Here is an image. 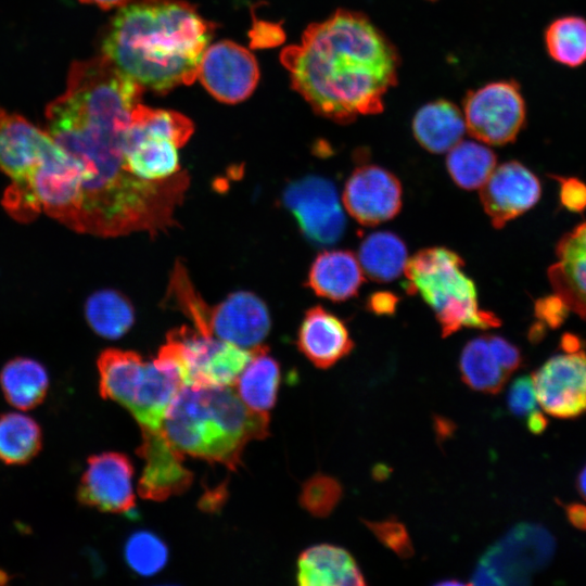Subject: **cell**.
<instances>
[{"label":"cell","mask_w":586,"mask_h":586,"mask_svg":"<svg viewBox=\"0 0 586 586\" xmlns=\"http://www.w3.org/2000/svg\"><path fill=\"white\" fill-rule=\"evenodd\" d=\"M142 89L100 54L72 63L64 92L46 107L48 132L79 169L78 232L155 235L175 222L182 178L144 180L126 164V130Z\"/></svg>","instance_id":"obj_1"},{"label":"cell","mask_w":586,"mask_h":586,"mask_svg":"<svg viewBox=\"0 0 586 586\" xmlns=\"http://www.w3.org/2000/svg\"><path fill=\"white\" fill-rule=\"evenodd\" d=\"M280 60L314 111L341 124L382 112L399 66L391 41L366 15L349 10L310 24Z\"/></svg>","instance_id":"obj_2"},{"label":"cell","mask_w":586,"mask_h":586,"mask_svg":"<svg viewBox=\"0 0 586 586\" xmlns=\"http://www.w3.org/2000/svg\"><path fill=\"white\" fill-rule=\"evenodd\" d=\"M213 27L183 0H133L112 20L102 53L142 88L167 91L198 78Z\"/></svg>","instance_id":"obj_3"},{"label":"cell","mask_w":586,"mask_h":586,"mask_svg":"<svg viewBox=\"0 0 586 586\" xmlns=\"http://www.w3.org/2000/svg\"><path fill=\"white\" fill-rule=\"evenodd\" d=\"M269 415L250 409L231 386L183 385L168 407L162 432L180 453L234 470L246 444L268 436Z\"/></svg>","instance_id":"obj_4"},{"label":"cell","mask_w":586,"mask_h":586,"mask_svg":"<svg viewBox=\"0 0 586 586\" xmlns=\"http://www.w3.org/2000/svg\"><path fill=\"white\" fill-rule=\"evenodd\" d=\"M463 266L459 254L435 246L408 258L404 269L405 290L419 295L432 308L443 337L462 328L489 329L500 324L494 313L480 307L476 286Z\"/></svg>","instance_id":"obj_5"},{"label":"cell","mask_w":586,"mask_h":586,"mask_svg":"<svg viewBox=\"0 0 586 586\" xmlns=\"http://www.w3.org/2000/svg\"><path fill=\"white\" fill-rule=\"evenodd\" d=\"M192 122L182 114L140 103L131 111L125 136L126 164L144 180H163L181 170L178 149L193 133Z\"/></svg>","instance_id":"obj_6"},{"label":"cell","mask_w":586,"mask_h":586,"mask_svg":"<svg viewBox=\"0 0 586 586\" xmlns=\"http://www.w3.org/2000/svg\"><path fill=\"white\" fill-rule=\"evenodd\" d=\"M556 540L544 526L521 523L481 557L470 584L525 585L552 559Z\"/></svg>","instance_id":"obj_7"},{"label":"cell","mask_w":586,"mask_h":586,"mask_svg":"<svg viewBox=\"0 0 586 586\" xmlns=\"http://www.w3.org/2000/svg\"><path fill=\"white\" fill-rule=\"evenodd\" d=\"M467 130L477 141L505 145L525 124L526 106L515 81H494L470 91L463 101Z\"/></svg>","instance_id":"obj_8"},{"label":"cell","mask_w":586,"mask_h":586,"mask_svg":"<svg viewBox=\"0 0 586 586\" xmlns=\"http://www.w3.org/2000/svg\"><path fill=\"white\" fill-rule=\"evenodd\" d=\"M157 357L173 364L183 385L192 387L220 386L233 366L230 343L184 326L167 334Z\"/></svg>","instance_id":"obj_9"},{"label":"cell","mask_w":586,"mask_h":586,"mask_svg":"<svg viewBox=\"0 0 586 586\" xmlns=\"http://www.w3.org/2000/svg\"><path fill=\"white\" fill-rule=\"evenodd\" d=\"M563 343L564 352L549 358L532 380L545 412L573 418L586 411V353L574 336H565Z\"/></svg>","instance_id":"obj_10"},{"label":"cell","mask_w":586,"mask_h":586,"mask_svg":"<svg viewBox=\"0 0 586 586\" xmlns=\"http://www.w3.org/2000/svg\"><path fill=\"white\" fill-rule=\"evenodd\" d=\"M283 203L295 217L304 237L316 245L337 242L346 227L335 186L328 179L308 176L290 183Z\"/></svg>","instance_id":"obj_11"},{"label":"cell","mask_w":586,"mask_h":586,"mask_svg":"<svg viewBox=\"0 0 586 586\" xmlns=\"http://www.w3.org/2000/svg\"><path fill=\"white\" fill-rule=\"evenodd\" d=\"M63 151L48 130L0 106V171L25 187L38 169Z\"/></svg>","instance_id":"obj_12"},{"label":"cell","mask_w":586,"mask_h":586,"mask_svg":"<svg viewBox=\"0 0 586 586\" xmlns=\"http://www.w3.org/2000/svg\"><path fill=\"white\" fill-rule=\"evenodd\" d=\"M198 78L215 99L233 104L244 101L255 90L259 68L246 48L221 40L205 49Z\"/></svg>","instance_id":"obj_13"},{"label":"cell","mask_w":586,"mask_h":586,"mask_svg":"<svg viewBox=\"0 0 586 586\" xmlns=\"http://www.w3.org/2000/svg\"><path fill=\"white\" fill-rule=\"evenodd\" d=\"M131 460L120 453H102L88 459L77 488V500L102 512L126 513L136 506Z\"/></svg>","instance_id":"obj_14"},{"label":"cell","mask_w":586,"mask_h":586,"mask_svg":"<svg viewBox=\"0 0 586 586\" xmlns=\"http://www.w3.org/2000/svg\"><path fill=\"white\" fill-rule=\"evenodd\" d=\"M403 189L398 178L377 165L357 167L343 190V204L349 215L364 226H378L400 211Z\"/></svg>","instance_id":"obj_15"},{"label":"cell","mask_w":586,"mask_h":586,"mask_svg":"<svg viewBox=\"0 0 586 586\" xmlns=\"http://www.w3.org/2000/svg\"><path fill=\"white\" fill-rule=\"evenodd\" d=\"M538 178L517 161L493 170L481 187L480 200L492 225L499 229L532 208L540 198Z\"/></svg>","instance_id":"obj_16"},{"label":"cell","mask_w":586,"mask_h":586,"mask_svg":"<svg viewBox=\"0 0 586 586\" xmlns=\"http://www.w3.org/2000/svg\"><path fill=\"white\" fill-rule=\"evenodd\" d=\"M137 453L144 460L138 492L144 499L165 500L180 495L192 483V473L182 463L183 456L167 441L162 430H141Z\"/></svg>","instance_id":"obj_17"},{"label":"cell","mask_w":586,"mask_h":586,"mask_svg":"<svg viewBox=\"0 0 586 586\" xmlns=\"http://www.w3.org/2000/svg\"><path fill=\"white\" fill-rule=\"evenodd\" d=\"M270 324L266 304L247 291L232 293L209 309V334L243 348L251 349L260 345Z\"/></svg>","instance_id":"obj_18"},{"label":"cell","mask_w":586,"mask_h":586,"mask_svg":"<svg viewBox=\"0 0 586 586\" xmlns=\"http://www.w3.org/2000/svg\"><path fill=\"white\" fill-rule=\"evenodd\" d=\"M296 344L300 352L319 369L332 367L354 348L344 321L322 306H314L305 313Z\"/></svg>","instance_id":"obj_19"},{"label":"cell","mask_w":586,"mask_h":586,"mask_svg":"<svg viewBox=\"0 0 586 586\" xmlns=\"http://www.w3.org/2000/svg\"><path fill=\"white\" fill-rule=\"evenodd\" d=\"M557 256L548 270L550 283L569 309L586 318V221L560 240Z\"/></svg>","instance_id":"obj_20"},{"label":"cell","mask_w":586,"mask_h":586,"mask_svg":"<svg viewBox=\"0 0 586 586\" xmlns=\"http://www.w3.org/2000/svg\"><path fill=\"white\" fill-rule=\"evenodd\" d=\"M296 581L301 586L366 585L354 557L346 549L330 544L311 546L300 555Z\"/></svg>","instance_id":"obj_21"},{"label":"cell","mask_w":586,"mask_h":586,"mask_svg":"<svg viewBox=\"0 0 586 586\" xmlns=\"http://www.w3.org/2000/svg\"><path fill=\"white\" fill-rule=\"evenodd\" d=\"M364 271L351 251L328 250L314 259L307 285L318 295L333 302L354 297L364 282Z\"/></svg>","instance_id":"obj_22"},{"label":"cell","mask_w":586,"mask_h":586,"mask_svg":"<svg viewBox=\"0 0 586 586\" xmlns=\"http://www.w3.org/2000/svg\"><path fill=\"white\" fill-rule=\"evenodd\" d=\"M97 367L100 395L129 410L143 386L148 361L135 352L107 348L99 355Z\"/></svg>","instance_id":"obj_23"},{"label":"cell","mask_w":586,"mask_h":586,"mask_svg":"<svg viewBox=\"0 0 586 586\" xmlns=\"http://www.w3.org/2000/svg\"><path fill=\"white\" fill-rule=\"evenodd\" d=\"M466 130L462 111L446 100L426 103L412 119L416 140L431 153L449 151L461 141Z\"/></svg>","instance_id":"obj_24"},{"label":"cell","mask_w":586,"mask_h":586,"mask_svg":"<svg viewBox=\"0 0 586 586\" xmlns=\"http://www.w3.org/2000/svg\"><path fill=\"white\" fill-rule=\"evenodd\" d=\"M49 386L47 369L28 357L9 360L0 371V387L7 402L21 410L39 406L47 397Z\"/></svg>","instance_id":"obj_25"},{"label":"cell","mask_w":586,"mask_h":586,"mask_svg":"<svg viewBox=\"0 0 586 586\" xmlns=\"http://www.w3.org/2000/svg\"><path fill=\"white\" fill-rule=\"evenodd\" d=\"M280 378L279 364L268 355V347L260 344L234 386L250 409L268 415L276 404Z\"/></svg>","instance_id":"obj_26"},{"label":"cell","mask_w":586,"mask_h":586,"mask_svg":"<svg viewBox=\"0 0 586 586\" xmlns=\"http://www.w3.org/2000/svg\"><path fill=\"white\" fill-rule=\"evenodd\" d=\"M358 260L369 279L375 282H390L404 272L408 260L407 247L393 232H373L360 243Z\"/></svg>","instance_id":"obj_27"},{"label":"cell","mask_w":586,"mask_h":586,"mask_svg":"<svg viewBox=\"0 0 586 586\" xmlns=\"http://www.w3.org/2000/svg\"><path fill=\"white\" fill-rule=\"evenodd\" d=\"M459 371L470 388L484 394H497L509 377L496 359L486 334L464 345L459 359Z\"/></svg>","instance_id":"obj_28"},{"label":"cell","mask_w":586,"mask_h":586,"mask_svg":"<svg viewBox=\"0 0 586 586\" xmlns=\"http://www.w3.org/2000/svg\"><path fill=\"white\" fill-rule=\"evenodd\" d=\"M42 448V431L31 417L18 412L0 415V461L21 466L33 460Z\"/></svg>","instance_id":"obj_29"},{"label":"cell","mask_w":586,"mask_h":586,"mask_svg":"<svg viewBox=\"0 0 586 586\" xmlns=\"http://www.w3.org/2000/svg\"><path fill=\"white\" fill-rule=\"evenodd\" d=\"M86 319L92 330L106 339H118L133 324L130 302L114 290H101L90 295L85 305Z\"/></svg>","instance_id":"obj_30"},{"label":"cell","mask_w":586,"mask_h":586,"mask_svg":"<svg viewBox=\"0 0 586 586\" xmlns=\"http://www.w3.org/2000/svg\"><path fill=\"white\" fill-rule=\"evenodd\" d=\"M495 153L480 141H459L447 154L446 167L460 188H481L496 167Z\"/></svg>","instance_id":"obj_31"},{"label":"cell","mask_w":586,"mask_h":586,"mask_svg":"<svg viewBox=\"0 0 586 586\" xmlns=\"http://www.w3.org/2000/svg\"><path fill=\"white\" fill-rule=\"evenodd\" d=\"M544 40L555 62L569 67L586 62V18L565 15L553 20L545 30Z\"/></svg>","instance_id":"obj_32"},{"label":"cell","mask_w":586,"mask_h":586,"mask_svg":"<svg viewBox=\"0 0 586 586\" xmlns=\"http://www.w3.org/2000/svg\"><path fill=\"white\" fill-rule=\"evenodd\" d=\"M124 556L133 572L141 576H152L165 566L168 549L157 535L139 531L127 539Z\"/></svg>","instance_id":"obj_33"},{"label":"cell","mask_w":586,"mask_h":586,"mask_svg":"<svg viewBox=\"0 0 586 586\" xmlns=\"http://www.w3.org/2000/svg\"><path fill=\"white\" fill-rule=\"evenodd\" d=\"M343 496L342 484L333 476L317 473L304 482L301 506L317 518L328 517Z\"/></svg>","instance_id":"obj_34"},{"label":"cell","mask_w":586,"mask_h":586,"mask_svg":"<svg viewBox=\"0 0 586 586\" xmlns=\"http://www.w3.org/2000/svg\"><path fill=\"white\" fill-rule=\"evenodd\" d=\"M378 540L400 558L413 555V547L407 528L395 517L382 521H362Z\"/></svg>","instance_id":"obj_35"},{"label":"cell","mask_w":586,"mask_h":586,"mask_svg":"<svg viewBox=\"0 0 586 586\" xmlns=\"http://www.w3.org/2000/svg\"><path fill=\"white\" fill-rule=\"evenodd\" d=\"M507 405L511 413L525 420L539 411L531 377H519L511 383L507 394Z\"/></svg>","instance_id":"obj_36"},{"label":"cell","mask_w":586,"mask_h":586,"mask_svg":"<svg viewBox=\"0 0 586 586\" xmlns=\"http://www.w3.org/2000/svg\"><path fill=\"white\" fill-rule=\"evenodd\" d=\"M489 346L501 368L510 375L522 364L520 349L499 335L486 334Z\"/></svg>","instance_id":"obj_37"},{"label":"cell","mask_w":586,"mask_h":586,"mask_svg":"<svg viewBox=\"0 0 586 586\" xmlns=\"http://www.w3.org/2000/svg\"><path fill=\"white\" fill-rule=\"evenodd\" d=\"M560 201L570 212H583L586 208V184L575 177L560 179Z\"/></svg>","instance_id":"obj_38"},{"label":"cell","mask_w":586,"mask_h":586,"mask_svg":"<svg viewBox=\"0 0 586 586\" xmlns=\"http://www.w3.org/2000/svg\"><path fill=\"white\" fill-rule=\"evenodd\" d=\"M569 307L556 295L539 298L535 303V315L549 327H557L564 321Z\"/></svg>","instance_id":"obj_39"},{"label":"cell","mask_w":586,"mask_h":586,"mask_svg":"<svg viewBox=\"0 0 586 586\" xmlns=\"http://www.w3.org/2000/svg\"><path fill=\"white\" fill-rule=\"evenodd\" d=\"M398 303V297L391 292H377L371 294L367 301V308L375 315L394 314Z\"/></svg>","instance_id":"obj_40"},{"label":"cell","mask_w":586,"mask_h":586,"mask_svg":"<svg viewBox=\"0 0 586 586\" xmlns=\"http://www.w3.org/2000/svg\"><path fill=\"white\" fill-rule=\"evenodd\" d=\"M568 514L575 526L586 530V507L581 505L571 506L568 509Z\"/></svg>","instance_id":"obj_41"},{"label":"cell","mask_w":586,"mask_h":586,"mask_svg":"<svg viewBox=\"0 0 586 586\" xmlns=\"http://www.w3.org/2000/svg\"><path fill=\"white\" fill-rule=\"evenodd\" d=\"M82 3L94 4L101 9L107 10L116 7H122L127 0H79Z\"/></svg>","instance_id":"obj_42"},{"label":"cell","mask_w":586,"mask_h":586,"mask_svg":"<svg viewBox=\"0 0 586 586\" xmlns=\"http://www.w3.org/2000/svg\"><path fill=\"white\" fill-rule=\"evenodd\" d=\"M577 486L581 495L586 499V466L582 469L578 475Z\"/></svg>","instance_id":"obj_43"}]
</instances>
